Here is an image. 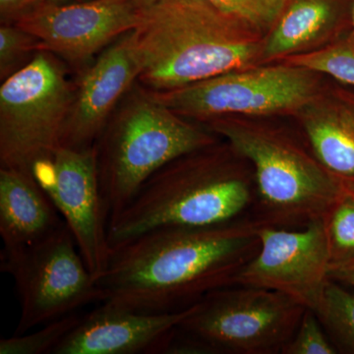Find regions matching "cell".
Here are the masks:
<instances>
[{
	"mask_svg": "<svg viewBox=\"0 0 354 354\" xmlns=\"http://www.w3.org/2000/svg\"><path fill=\"white\" fill-rule=\"evenodd\" d=\"M260 227L248 216L208 227L151 230L111 249L97 286L104 301L135 311H183L212 291L234 285L258 252Z\"/></svg>",
	"mask_w": 354,
	"mask_h": 354,
	"instance_id": "1",
	"label": "cell"
},
{
	"mask_svg": "<svg viewBox=\"0 0 354 354\" xmlns=\"http://www.w3.org/2000/svg\"><path fill=\"white\" fill-rule=\"evenodd\" d=\"M255 199L252 165L221 138L177 158L151 176L109 223V246L115 248L158 228L235 221L251 211Z\"/></svg>",
	"mask_w": 354,
	"mask_h": 354,
	"instance_id": "2",
	"label": "cell"
},
{
	"mask_svg": "<svg viewBox=\"0 0 354 354\" xmlns=\"http://www.w3.org/2000/svg\"><path fill=\"white\" fill-rule=\"evenodd\" d=\"M138 81L169 91L260 64L265 36L207 0H158L134 30Z\"/></svg>",
	"mask_w": 354,
	"mask_h": 354,
	"instance_id": "3",
	"label": "cell"
},
{
	"mask_svg": "<svg viewBox=\"0 0 354 354\" xmlns=\"http://www.w3.org/2000/svg\"><path fill=\"white\" fill-rule=\"evenodd\" d=\"M283 118L225 116L204 123L251 162L256 199L250 218L261 227L299 230L324 220L344 197L299 127Z\"/></svg>",
	"mask_w": 354,
	"mask_h": 354,
	"instance_id": "4",
	"label": "cell"
},
{
	"mask_svg": "<svg viewBox=\"0 0 354 354\" xmlns=\"http://www.w3.org/2000/svg\"><path fill=\"white\" fill-rule=\"evenodd\" d=\"M136 83L123 97L95 142L97 171L109 225L165 165L220 140Z\"/></svg>",
	"mask_w": 354,
	"mask_h": 354,
	"instance_id": "5",
	"label": "cell"
},
{
	"mask_svg": "<svg viewBox=\"0 0 354 354\" xmlns=\"http://www.w3.org/2000/svg\"><path fill=\"white\" fill-rule=\"evenodd\" d=\"M327 77L305 67L272 62L232 70L169 91H152L174 113L208 122L225 116L291 118L322 88Z\"/></svg>",
	"mask_w": 354,
	"mask_h": 354,
	"instance_id": "6",
	"label": "cell"
},
{
	"mask_svg": "<svg viewBox=\"0 0 354 354\" xmlns=\"http://www.w3.org/2000/svg\"><path fill=\"white\" fill-rule=\"evenodd\" d=\"M75 87L62 60L39 50L0 87V164L32 172L60 146Z\"/></svg>",
	"mask_w": 354,
	"mask_h": 354,
	"instance_id": "7",
	"label": "cell"
},
{
	"mask_svg": "<svg viewBox=\"0 0 354 354\" xmlns=\"http://www.w3.org/2000/svg\"><path fill=\"white\" fill-rule=\"evenodd\" d=\"M305 311L278 291L230 286L202 298L178 330L197 353H281Z\"/></svg>",
	"mask_w": 354,
	"mask_h": 354,
	"instance_id": "8",
	"label": "cell"
},
{
	"mask_svg": "<svg viewBox=\"0 0 354 354\" xmlns=\"http://www.w3.org/2000/svg\"><path fill=\"white\" fill-rule=\"evenodd\" d=\"M1 270L13 277L20 297L21 316L14 335L106 299L66 223L31 245L3 247Z\"/></svg>",
	"mask_w": 354,
	"mask_h": 354,
	"instance_id": "9",
	"label": "cell"
},
{
	"mask_svg": "<svg viewBox=\"0 0 354 354\" xmlns=\"http://www.w3.org/2000/svg\"><path fill=\"white\" fill-rule=\"evenodd\" d=\"M32 174L64 218L88 272L99 281L108 269L111 249L95 144L57 147L34 165Z\"/></svg>",
	"mask_w": 354,
	"mask_h": 354,
	"instance_id": "10",
	"label": "cell"
},
{
	"mask_svg": "<svg viewBox=\"0 0 354 354\" xmlns=\"http://www.w3.org/2000/svg\"><path fill=\"white\" fill-rule=\"evenodd\" d=\"M258 235V252L236 274L234 286L278 291L315 311L330 281L324 220L299 230L260 227Z\"/></svg>",
	"mask_w": 354,
	"mask_h": 354,
	"instance_id": "11",
	"label": "cell"
},
{
	"mask_svg": "<svg viewBox=\"0 0 354 354\" xmlns=\"http://www.w3.org/2000/svg\"><path fill=\"white\" fill-rule=\"evenodd\" d=\"M139 21L134 0H82L44 2L15 24L36 37L44 50L81 66Z\"/></svg>",
	"mask_w": 354,
	"mask_h": 354,
	"instance_id": "12",
	"label": "cell"
},
{
	"mask_svg": "<svg viewBox=\"0 0 354 354\" xmlns=\"http://www.w3.org/2000/svg\"><path fill=\"white\" fill-rule=\"evenodd\" d=\"M134 30L100 53L79 79L60 146L88 148L100 138L141 73Z\"/></svg>",
	"mask_w": 354,
	"mask_h": 354,
	"instance_id": "13",
	"label": "cell"
},
{
	"mask_svg": "<svg viewBox=\"0 0 354 354\" xmlns=\"http://www.w3.org/2000/svg\"><path fill=\"white\" fill-rule=\"evenodd\" d=\"M195 305L172 313H143L111 302L82 317L53 354L165 353Z\"/></svg>",
	"mask_w": 354,
	"mask_h": 354,
	"instance_id": "14",
	"label": "cell"
},
{
	"mask_svg": "<svg viewBox=\"0 0 354 354\" xmlns=\"http://www.w3.org/2000/svg\"><path fill=\"white\" fill-rule=\"evenodd\" d=\"M317 157L341 181H354V88L327 78L291 118Z\"/></svg>",
	"mask_w": 354,
	"mask_h": 354,
	"instance_id": "15",
	"label": "cell"
},
{
	"mask_svg": "<svg viewBox=\"0 0 354 354\" xmlns=\"http://www.w3.org/2000/svg\"><path fill=\"white\" fill-rule=\"evenodd\" d=\"M353 0H288L265 37L260 64L281 62L329 46L351 32Z\"/></svg>",
	"mask_w": 354,
	"mask_h": 354,
	"instance_id": "16",
	"label": "cell"
},
{
	"mask_svg": "<svg viewBox=\"0 0 354 354\" xmlns=\"http://www.w3.org/2000/svg\"><path fill=\"white\" fill-rule=\"evenodd\" d=\"M64 223L32 172L0 169V235L4 248L31 245Z\"/></svg>",
	"mask_w": 354,
	"mask_h": 354,
	"instance_id": "17",
	"label": "cell"
},
{
	"mask_svg": "<svg viewBox=\"0 0 354 354\" xmlns=\"http://www.w3.org/2000/svg\"><path fill=\"white\" fill-rule=\"evenodd\" d=\"M314 312L337 353L354 354V290L330 279Z\"/></svg>",
	"mask_w": 354,
	"mask_h": 354,
	"instance_id": "18",
	"label": "cell"
},
{
	"mask_svg": "<svg viewBox=\"0 0 354 354\" xmlns=\"http://www.w3.org/2000/svg\"><path fill=\"white\" fill-rule=\"evenodd\" d=\"M278 62L313 70L330 80L354 88V38L351 32L320 50Z\"/></svg>",
	"mask_w": 354,
	"mask_h": 354,
	"instance_id": "19",
	"label": "cell"
},
{
	"mask_svg": "<svg viewBox=\"0 0 354 354\" xmlns=\"http://www.w3.org/2000/svg\"><path fill=\"white\" fill-rule=\"evenodd\" d=\"M82 317L77 312L46 324L29 335H14L0 341V354H53L65 337L72 332Z\"/></svg>",
	"mask_w": 354,
	"mask_h": 354,
	"instance_id": "20",
	"label": "cell"
},
{
	"mask_svg": "<svg viewBox=\"0 0 354 354\" xmlns=\"http://www.w3.org/2000/svg\"><path fill=\"white\" fill-rule=\"evenodd\" d=\"M324 223L330 267L354 261L353 200L344 193V197L324 218Z\"/></svg>",
	"mask_w": 354,
	"mask_h": 354,
	"instance_id": "21",
	"label": "cell"
},
{
	"mask_svg": "<svg viewBox=\"0 0 354 354\" xmlns=\"http://www.w3.org/2000/svg\"><path fill=\"white\" fill-rule=\"evenodd\" d=\"M216 8L234 16L267 36L277 24L288 0H207Z\"/></svg>",
	"mask_w": 354,
	"mask_h": 354,
	"instance_id": "22",
	"label": "cell"
},
{
	"mask_svg": "<svg viewBox=\"0 0 354 354\" xmlns=\"http://www.w3.org/2000/svg\"><path fill=\"white\" fill-rule=\"evenodd\" d=\"M39 50L41 41L16 24L0 27V78L6 80L25 66Z\"/></svg>",
	"mask_w": 354,
	"mask_h": 354,
	"instance_id": "23",
	"label": "cell"
},
{
	"mask_svg": "<svg viewBox=\"0 0 354 354\" xmlns=\"http://www.w3.org/2000/svg\"><path fill=\"white\" fill-rule=\"evenodd\" d=\"M281 353L335 354L337 351L315 312L306 309L297 332L286 344Z\"/></svg>",
	"mask_w": 354,
	"mask_h": 354,
	"instance_id": "24",
	"label": "cell"
},
{
	"mask_svg": "<svg viewBox=\"0 0 354 354\" xmlns=\"http://www.w3.org/2000/svg\"><path fill=\"white\" fill-rule=\"evenodd\" d=\"M48 0H0L1 24H15Z\"/></svg>",
	"mask_w": 354,
	"mask_h": 354,
	"instance_id": "25",
	"label": "cell"
},
{
	"mask_svg": "<svg viewBox=\"0 0 354 354\" xmlns=\"http://www.w3.org/2000/svg\"><path fill=\"white\" fill-rule=\"evenodd\" d=\"M329 276L333 281L354 288V261L346 264L332 266Z\"/></svg>",
	"mask_w": 354,
	"mask_h": 354,
	"instance_id": "26",
	"label": "cell"
},
{
	"mask_svg": "<svg viewBox=\"0 0 354 354\" xmlns=\"http://www.w3.org/2000/svg\"><path fill=\"white\" fill-rule=\"evenodd\" d=\"M344 193L354 201V181H342Z\"/></svg>",
	"mask_w": 354,
	"mask_h": 354,
	"instance_id": "27",
	"label": "cell"
},
{
	"mask_svg": "<svg viewBox=\"0 0 354 354\" xmlns=\"http://www.w3.org/2000/svg\"><path fill=\"white\" fill-rule=\"evenodd\" d=\"M134 1L140 9H143L146 8V7L152 6V4L155 3V2H157L158 0H134Z\"/></svg>",
	"mask_w": 354,
	"mask_h": 354,
	"instance_id": "28",
	"label": "cell"
},
{
	"mask_svg": "<svg viewBox=\"0 0 354 354\" xmlns=\"http://www.w3.org/2000/svg\"><path fill=\"white\" fill-rule=\"evenodd\" d=\"M351 35L354 38V0L353 3V10H351Z\"/></svg>",
	"mask_w": 354,
	"mask_h": 354,
	"instance_id": "29",
	"label": "cell"
},
{
	"mask_svg": "<svg viewBox=\"0 0 354 354\" xmlns=\"http://www.w3.org/2000/svg\"><path fill=\"white\" fill-rule=\"evenodd\" d=\"M53 2H72V1H82V0H48Z\"/></svg>",
	"mask_w": 354,
	"mask_h": 354,
	"instance_id": "30",
	"label": "cell"
}]
</instances>
